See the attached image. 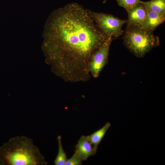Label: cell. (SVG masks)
Returning a JSON list of instances; mask_svg holds the SVG:
<instances>
[{
    "instance_id": "cell-1",
    "label": "cell",
    "mask_w": 165,
    "mask_h": 165,
    "mask_svg": "<svg viewBox=\"0 0 165 165\" xmlns=\"http://www.w3.org/2000/svg\"><path fill=\"white\" fill-rule=\"evenodd\" d=\"M44 34L49 58L55 63L61 78L70 82L90 80L91 57L110 38L99 28L90 10L75 2L53 11Z\"/></svg>"
},
{
    "instance_id": "cell-2",
    "label": "cell",
    "mask_w": 165,
    "mask_h": 165,
    "mask_svg": "<svg viewBox=\"0 0 165 165\" xmlns=\"http://www.w3.org/2000/svg\"><path fill=\"white\" fill-rule=\"evenodd\" d=\"M0 161L5 165L48 164L33 140L24 136L12 137L0 147Z\"/></svg>"
},
{
    "instance_id": "cell-3",
    "label": "cell",
    "mask_w": 165,
    "mask_h": 165,
    "mask_svg": "<svg viewBox=\"0 0 165 165\" xmlns=\"http://www.w3.org/2000/svg\"><path fill=\"white\" fill-rule=\"evenodd\" d=\"M126 48L138 58H142L159 45V38L141 26L127 25L123 37Z\"/></svg>"
},
{
    "instance_id": "cell-4",
    "label": "cell",
    "mask_w": 165,
    "mask_h": 165,
    "mask_svg": "<svg viewBox=\"0 0 165 165\" xmlns=\"http://www.w3.org/2000/svg\"><path fill=\"white\" fill-rule=\"evenodd\" d=\"M90 12L96 24L108 37L114 39L123 35L124 32L122 27L126 23L127 20L119 19L110 14L91 10Z\"/></svg>"
},
{
    "instance_id": "cell-5",
    "label": "cell",
    "mask_w": 165,
    "mask_h": 165,
    "mask_svg": "<svg viewBox=\"0 0 165 165\" xmlns=\"http://www.w3.org/2000/svg\"><path fill=\"white\" fill-rule=\"evenodd\" d=\"M113 39L109 38L92 55L89 64V71L93 78H97L107 64L110 48Z\"/></svg>"
},
{
    "instance_id": "cell-6",
    "label": "cell",
    "mask_w": 165,
    "mask_h": 165,
    "mask_svg": "<svg viewBox=\"0 0 165 165\" xmlns=\"http://www.w3.org/2000/svg\"><path fill=\"white\" fill-rule=\"evenodd\" d=\"M128 18L127 20L128 25L142 26L147 14V9L142 1L134 7L126 10Z\"/></svg>"
},
{
    "instance_id": "cell-7",
    "label": "cell",
    "mask_w": 165,
    "mask_h": 165,
    "mask_svg": "<svg viewBox=\"0 0 165 165\" xmlns=\"http://www.w3.org/2000/svg\"><path fill=\"white\" fill-rule=\"evenodd\" d=\"M75 152L82 160H86L90 156L95 155L97 149L89 141L88 136H82L75 146Z\"/></svg>"
},
{
    "instance_id": "cell-8",
    "label": "cell",
    "mask_w": 165,
    "mask_h": 165,
    "mask_svg": "<svg viewBox=\"0 0 165 165\" xmlns=\"http://www.w3.org/2000/svg\"><path fill=\"white\" fill-rule=\"evenodd\" d=\"M147 16L141 26L153 31L157 27L164 21L165 14L159 13L147 9Z\"/></svg>"
},
{
    "instance_id": "cell-9",
    "label": "cell",
    "mask_w": 165,
    "mask_h": 165,
    "mask_svg": "<svg viewBox=\"0 0 165 165\" xmlns=\"http://www.w3.org/2000/svg\"><path fill=\"white\" fill-rule=\"evenodd\" d=\"M111 126L110 123L107 122L101 128L87 136L90 141L96 149Z\"/></svg>"
},
{
    "instance_id": "cell-10",
    "label": "cell",
    "mask_w": 165,
    "mask_h": 165,
    "mask_svg": "<svg viewBox=\"0 0 165 165\" xmlns=\"http://www.w3.org/2000/svg\"><path fill=\"white\" fill-rule=\"evenodd\" d=\"M142 3L147 9L165 14V0H151Z\"/></svg>"
},
{
    "instance_id": "cell-11",
    "label": "cell",
    "mask_w": 165,
    "mask_h": 165,
    "mask_svg": "<svg viewBox=\"0 0 165 165\" xmlns=\"http://www.w3.org/2000/svg\"><path fill=\"white\" fill-rule=\"evenodd\" d=\"M58 149L57 155L54 163L55 165H65L67 160V155L63 148L61 137L59 135L57 137Z\"/></svg>"
},
{
    "instance_id": "cell-12",
    "label": "cell",
    "mask_w": 165,
    "mask_h": 165,
    "mask_svg": "<svg viewBox=\"0 0 165 165\" xmlns=\"http://www.w3.org/2000/svg\"><path fill=\"white\" fill-rule=\"evenodd\" d=\"M118 5L126 10L130 9L141 2L140 0H116Z\"/></svg>"
},
{
    "instance_id": "cell-13",
    "label": "cell",
    "mask_w": 165,
    "mask_h": 165,
    "mask_svg": "<svg viewBox=\"0 0 165 165\" xmlns=\"http://www.w3.org/2000/svg\"><path fill=\"white\" fill-rule=\"evenodd\" d=\"M82 160L79 156L75 152L72 157L67 159L65 165H81Z\"/></svg>"
}]
</instances>
